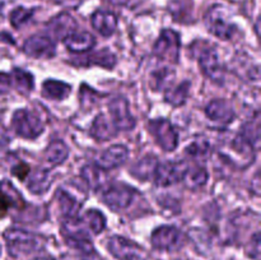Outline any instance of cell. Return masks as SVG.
Wrapping results in <instances>:
<instances>
[{"label":"cell","mask_w":261,"mask_h":260,"mask_svg":"<svg viewBox=\"0 0 261 260\" xmlns=\"http://www.w3.org/2000/svg\"><path fill=\"white\" fill-rule=\"evenodd\" d=\"M3 236L7 244L8 252L13 257L32 254L42 249L43 246V240L40 236L24 229L8 228Z\"/></svg>","instance_id":"6da1fadb"},{"label":"cell","mask_w":261,"mask_h":260,"mask_svg":"<svg viewBox=\"0 0 261 260\" xmlns=\"http://www.w3.org/2000/svg\"><path fill=\"white\" fill-rule=\"evenodd\" d=\"M12 126L18 137L33 140L43 133L45 122L32 110L19 109L13 114Z\"/></svg>","instance_id":"7a4b0ae2"},{"label":"cell","mask_w":261,"mask_h":260,"mask_svg":"<svg viewBox=\"0 0 261 260\" xmlns=\"http://www.w3.org/2000/svg\"><path fill=\"white\" fill-rule=\"evenodd\" d=\"M205 24L208 31L221 40H231L236 32V25L228 19L224 7L213 5L205 14Z\"/></svg>","instance_id":"3957f363"},{"label":"cell","mask_w":261,"mask_h":260,"mask_svg":"<svg viewBox=\"0 0 261 260\" xmlns=\"http://www.w3.org/2000/svg\"><path fill=\"white\" fill-rule=\"evenodd\" d=\"M107 250L117 260H148L147 251L140 245L117 235L107 240Z\"/></svg>","instance_id":"277c9868"},{"label":"cell","mask_w":261,"mask_h":260,"mask_svg":"<svg viewBox=\"0 0 261 260\" xmlns=\"http://www.w3.org/2000/svg\"><path fill=\"white\" fill-rule=\"evenodd\" d=\"M148 129L157 144L165 152H173L178 145V134L167 119H154L148 122Z\"/></svg>","instance_id":"5b68a950"},{"label":"cell","mask_w":261,"mask_h":260,"mask_svg":"<svg viewBox=\"0 0 261 260\" xmlns=\"http://www.w3.org/2000/svg\"><path fill=\"white\" fill-rule=\"evenodd\" d=\"M189 165L185 161H166L158 163L154 172V183L160 188H168L184 180Z\"/></svg>","instance_id":"8992f818"},{"label":"cell","mask_w":261,"mask_h":260,"mask_svg":"<svg viewBox=\"0 0 261 260\" xmlns=\"http://www.w3.org/2000/svg\"><path fill=\"white\" fill-rule=\"evenodd\" d=\"M135 189L124 183L111 184L102 194V200L114 212H121L132 204Z\"/></svg>","instance_id":"52a82bcc"},{"label":"cell","mask_w":261,"mask_h":260,"mask_svg":"<svg viewBox=\"0 0 261 260\" xmlns=\"http://www.w3.org/2000/svg\"><path fill=\"white\" fill-rule=\"evenodd\" d=\"M180 36L173 30H163L153 46V53L160 59L177 64L180 59Z\"/></svg>","instance_id":"ba28073f"},{"label":"cell","mask_w":261,"mask_h":260,"mask_svg":"<svg viewBox=\"0 0 261 260\" xmlns=\"http://www.w3.org/2000/svg\"><path fill=\"white\" fill-rule=\"evenodd\" d=\"M150 242L154 249L161 251H177L182 247L184 237L177 227L165 224L152 232Z\"/></svg>","instance_id":"9c48e42d"},{"label":"cell","mask_w":261,"mask_h":260,"mask_svg":"<svg viewBox=\"0 0 261 260\" xmlns=\"http://www.w3.org/2000/svg\"><path fill=\"white\" fill-rule=\"evenodd\" d=\"M201 50H199L198 58L199 65L200 69L203 70L204 75L208 76L209 79H212L216 83L221 84L224 81V68L221 63V59H219L218 53L214 47H200Z\"/></svg>","instance_id":"30bf717a"},{"label":"cell","mask_w":261,"mask_h":260,"mask_svg":"<svg viewBox=\"0 0 261 260\" xmlns=\"http://www.w3.org/2000/svg\"><path fill=\"white\" fill-rule=\"evenodd\" d=\"M109 112L116 130H132L135 126V119L130 114L129 102L125 97L117 96L109 102Z\"/></svg>","instance_id":"8fae6325"},{"label":"cell","mask_w":261,"mask_h":260,"mask_svg":"<svg viewBox=\"0 0 261 260\" xmlns=\"http://www.w3.org/2000/svg\"><path fill=\"white\" fill-rule=\"evenodd\" d=\"M23 51L35 59H51L56 55V45L46 35H35L23 43Z\"/></svg>","instance_id":"7c38bea8"},{"label":"cell","mask_w":261,"mask_h":260,"mask_svg":"<svg viewBox=\"0 0 261 260\" xmlns=\"http://www.w3.org/2000/svg\"><path fill=\"white\" fill-rule=\"evenodd\" d=\"M127 158L129 149L122 144H114L97 155L96 166L103 171H110L124 165Z\"/></svg>","instance_id":"4fadbf2b"},{"label":"cell","mask_w":261,"mask_h":260,"mask_svg":"<svg viewBox=\"0 0 261 260\" xmlns=\"http://www.w3.org/2000/svg\"><path fill=\"white\" fill-rule=\"evenodd\" d=\"M205 115L209 120L221 124H229L236 117L231 102L227 99H214L209 102L205 107Z\"/></svg>","instance_id":"5bb4252c"},{"label":"cell","mask_w":261,"mask_h":260,"mask_svg":"<svg viewBox=\"0 0 261 260\" xmlns=\"http://www.w3.org/2000/svg\"><path fill=\"white\" fill-rule=\"evenodd\" d=\"M55 198L58 199L61 214L65 217V219L74 218V217L78 216L79 211H81L82 205L84 203V199L76 198L65 186H61V188L58 189Z\"/></svg>","instance_id":"9a60e30c"},{"label":"cell","mask_w":261,"mask_h":260,"mask_svg":"<svg viewBox=\"0 0 261 260\" xmlns=\"http://www.w3.org/2000/svg\"><path fill=\"white\" fill-rule=\"evenodd\" d=\"M63 43L69 51L75 54H83L87 51L92 50L96 45V38L92 33L86 32V31H74L70 35L63 38Z\"/></svg>","instance_id":"2e32d148"},{"label":"cell","mask_w":261,"mask_h":260,"mask_svg":"<svg viewBox=\"0 0 261 260\" xmlns=\"http://www.w3.org/2000/svg\"><path fill=\"white\" fill-rule=\"evenodd\" d=\"M92 27L103 37H110L117 28V17L109 10H97L91 17Z\"/></svg>","instance_id":"e0dca14e"},{"label":"cell","mask_w":261,"mask_h":260,"mask_svg":"<svg viewBox=\"0 0 261 260\" xmlns=\"http://www.w3.org/2000/svg\"><path fill=\"white\" fill-rule=\"evenodd\" d=\"M19 204L24 205V201L12 184L8 181L0 184V219L7 216L10 208H15Z\"/></svg>","instance_id":"ac0fdd59"},{"label":"cell","mask_w":261,"mask_h":260,"mask_svg":"<svg viewBox=\"0 0 261 260\" xmlns=\"http://www.w3.org/2000/svg\"><path fill=\"white\" fill-rule=\"evenodd\" d=\"M89 134L98 142H106V140L112 139L116 137L117 130L114 126L112 121H109V117L105 114L97 115L94 121L92 122Z\"/></svg>","instance_id":"d6986e66"},{"label":"cell","mask_w":261,"mask_h":260,"mask_svg":"<svg viewBox=\"0 0 261 260\" xmlns=\"http://www.w3.org/2000/svg\"><path fill=\"white\" fill-rule=\"evenodd\" d=\"M47 27L56 37L63 40L64 37L76 31V22L68 13H60L48 22Z\"/></svg>","instance_id":"ffe728a7"},{"label":"cell","mask_w":261,"mask_h":260,"mask_svg":"<svg viewBox=\"0 0 261 260\" xmlns=\"http://www.w3.org/2000/svg\"><path fill=\"white\" fill-rule=\"evenodd\" d=\"M115 64H116V56H115L107 47L102 48V50L91 54V55L86 56V58H82L81 60L76 61V65H98L106 69H112L115 66Z\"/></svg>","instance_id":"44dd1931"},{"label":"cell","mask_w":261,"mask_h":260,"mask_svg":"<svg viewBox=\"0 0 261 260\" xmlns=\"http://www.w3.org/2000/svg\"><path fill=\"white\" fill-rule=\"evenodd\" d=\"M27 188L32 194H43L48 190L53 178H51L50 170L46 168H38V170L30 172Z\"/></svg>","instance_id":"7402d4cb"},{"label":"cell","mask_w":261,"mask_h":260,"mask_svg":"<svg viewBox=\"0 0 261 260\" xmlns=\"http://www.w3.org/2000/svg\"><path fill=\"white\" fill-rule=\"evenodd\" d=\"M158 160L157 157L152 154H147L143 158H140L137 163L132 166L130 168V173L134 176L135 178H139V180L145 181L149 177L154 176L155 168L158 166Z\"/></svg>","instance_id":"603a6c76"},{"label":"cell","mask_w":261,"mask_h":260,"mask_svg":"<svg viewBox=\"0 0 261 260\" xmlns=\"http://www.w3.org/2000/svg\"><path fill=\"white\" fill-rule=\"evenodd\" d=\"M70 84L55 79H47L42 83V96L54 101H63L70 94Z\"/></svg>","instance_id":"cb8c5ba5"},{"label":"cell","mask_w":261,"mask_h":260,"mask_svg":"<svg viewBox=\"0 0 261 260\" xmlns=\"http://www.w3.org/2000/svg\"><path fill=\"white\" fill-rule=\"evenodd\" d=\"M10 86L14 87L18 92L23 94L30 93L35 87V82H33V76L30 71H25L20 68L13 69V71L9 75Z\"/></svg>","instance_id":"d4e9b609"},{"label":"cell","mask_w":261,"mask_h":260,"mask_svg":"<svg viewBox=\"0 0 261 260\" xmlns=\"http://www.w3.org/2000/svg\"><path fill=\"white\" fill-rule=\"evenodd\" d=\"M84 226L88 229L92 236H97L106 228V218L101 211L97 209H89L81 217Z\"/></svg>","instance_id":"484cf974"},{"label":"cell","mask_w":261,"mask_h":260,"mask_svg":"<svg viewBox=\"0 0 261 260\" xmlns=\"http://www.w3.org/2000/svg\"><path fill=\"white\" fill-rule=\"evenodd\" d=\"M190 86L191 83L189 81H184L182 83L178 84L176 87H168L166 88L165 93V99L167 103L172 105V106L178 107L182 106L186 102L189 97V92H190Z\"/></svg>","instance_id":"4316f807"},{"label":"cell","mask_w":261,"mask_h":260,"mask_svg":"<svg viewBox=\"0 0 261 260\" xmlns=\"http://www.w3.org/2000/svg\"><path fill=\"white\" fill-rule=\"evenodd\" d=\"M45 157L53 165H61L69 157V148L63 140H53L45 150Z\"/></svg>","instance_id":"83f0119b"},{"label":"cell","mask_w":261,"mask_h":260,"mask_svg":"<svg viewBox=\"0 0 261 260\" xmlns=\"http://www.w3.org/2000/svg\"><path fill=\"white\" fill-rule=\"evenodd\" d=\"M186 186L191 190H196L204 186L208 181V172L203 166H195L193 168H188L185 176H184Z\"/></svg>","instance_id":"f1b7e54d"},{"label":"cell","mask_w":261,"mask_h":260,"mask_svg":"<svg viewBox=\"0 0 261 260\" xmlns=\"http://www.w3.org/2000/svg\"><path fill=\"white\" fill-rule=\"evenodd\" d=\"M239 135L244 138L245 140H247V142H249L255 149H257V148H259V142H260L259 117L245 122V124L241 126V129H240Z\"/></svg>","instance_id":"f546056e"},{"label":"cell","mask_w":261,"mask_h":260,"mask_svg":"<svg viewBox=\"0 0 261 260\" xmlns=\"http://www.w3.org/2000/svg\"><path fill=\"white\" fill-rule=\"evenodd\" d=\"M103 170L97 167L96 165H86L82 168V177L86 181V184L88 185V188L97 190V189L101 188L103 185Z\"/></svg>","instance_id":"4dcf8cb0"},{"label":"cell","mask_w":261,"mask_h":260,"mask_svg":"<svg viewBox=\"0 0 261 260\" xmlns=\"http://www.w3.org/2000/svg\"><path fill=\"white\" fill-rule=\"evenodd\" d=\"M175 78V71L168 68H162L152 74V86L154 91L163 89Z\"/></svg>","instance_id":"1f68e13d"},{"label":"cell","mask_w":261,"mask_h":260,"mask_svg":"<svg viewBox=\"0 0 261 260\" xmlns=\"http://www.w3.org/2000/svg\"><path fill=\"white\" fill-rule=\"evenodd\" d=\"M185 152L190 157L200 160V158H205L211 154V144L204 139L195 140V142H193L190 145L186 147Z\"/></svg>","instance_id":"d6a6232c"},{"label":"cell","mask_w":261,"mask_h":260,"mask_svg":"<svg viewBox=\"0 0 261 260\" xmlns=\"http://www.w3.org/2000/svg\"><path fill=\"white\" fill-rule=\"evenodd\" d=\"M33 14V9H27L24 7H18L10 12L9 20L14 28H20L31 19Z\"/></svg>","instance_id":"836d02e7"},{"label":"cell","mask_w":261,"mask_h":260,"mask_svg":"<svg viewBox=\"0 0 261 260\" xmlns=\"http://www.w3.org/2000/svg\"><path fill=\"white\" fill-rule=\"evenodd\" d=\"M30 172L31 168L27 163L19 162L12 167V175L15 176L17 178H19L20 181H24L25 178H27V176L30 175Z\"/></svg>","instance_id":"e575fe53"},{"label":"cell","mask_w":261,"mask_h":260,"mask_svg":"<svg viewBox=\"0 0 261 260\" xmlns=\"http://www.w3.org/2000/svg\"><path fill=\"white\" fill-rule=\"evenodd\" d=\"M107 2L114 5H127L130 0H107Z\"/></svg>","instance_id":"d590c367"},{"label":"cell","mask_w":261,"mask_h":260,"mask_svg":"<svg viewBox=\"0 0 261 260\" xmlns=\"http://www.w3.org/2000/svg\"><path fill=\"white\" fill-rule=\"evenodd\" d=\"M31 260H55V259L50 256H38V257H33V259Z\"/></svg>","instance_id":"8d00e7d4"},{"label":"cell","mask_w":261,"mask_h":260,"mask_svg":"<svg viewBox=\"0 0 261 260\" xmlns=\"http://www.w3.org/2000/svg\"><path fill=\"white\" fill-rule=\"evenodd\" d=\"M0 255H2V245H0Z\"/></svg>","instance_id":"74e56055"}]
</instances>
